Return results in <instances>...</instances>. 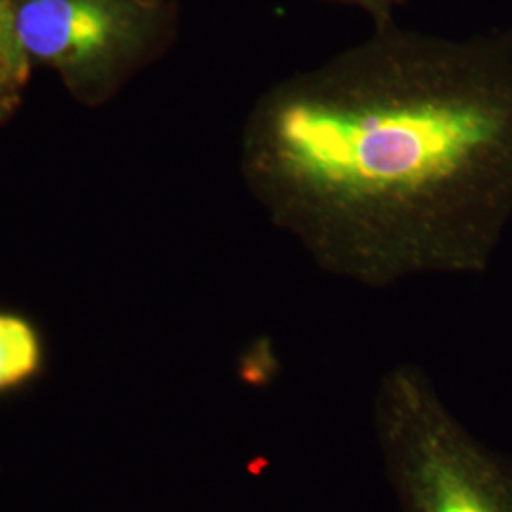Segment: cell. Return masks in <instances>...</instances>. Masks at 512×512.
<instances>
[{"label":"cell","instance_id":"1","mask_svg":"<svg viewBox=\"0 0 512 512\" xmlns=\"http://www.w3.org/2000/svg\"><path fill=\"white\" fill-rule=\"evenodd\" d=\"M239 164L266 217L327 274L376 289L482 274L512 219V31L374 23L260 93Z\"/></svg>","mask_w":512,"mask_h":512},{"label":"cell","instance_id":"6","mask_svg":"<svg viewBox=\"0 0 512 512\" xmlns=\"http://www.w3.org/2000/svg\"><path fill=\"white\" fill-rule=\"evenodd\" d=\"M332 2H344V4L357 6L368 12L374 19V23H380L385 19H393V10L401 6L404 0H332Z\"/></svg>","mask_w":512,"mask_h":512},{"label":"cell","instance_id":"3","mask_svg":"<svg viewBox=\"0 0 512 512\" xmlns=\"http://www.w3.org/2000/svg\"><path fill=\"white\" fill-rule=\"evenodd\" d=\"M14 10L27 55L92 105L152 54L164 23L158 0H14Z\"/></svg>","mask_w":512,"mask_h":512},{"label":"cell","instance_id":"2","mask_svg":"<svg viewBox=\"0 0 512 512\" xmlns=\"http://www.w3.org/2000/svg\"><path fill=\"white\" fill-rule=\"evenodd\" d=\"M378 425L406 512H512V465L476 442L414 366L389 372Z\"/></svg>","mask_w":512,"mask_h":512},{"label":"cell","instance_id":"4","mask_svg":"<svg viewBox=\"0 0 512 512\" xmlns=\"http://www.w3.org/2000/svg\"><path fill=\"white\" fill-rule=\"evenodd\" d=\"M31 78V57L16 29L14 0H0V124L18 109Z\"/></svg>","mask_w":512,"mask_h":512},{"label":"cell","instance_id":"5","mask_svg":"<svg viewBox=\"0 0 512 512\" xmlns=\"http://www.w3.org/2000/svg\"><path fill=\"white\" fill-rule=\"evenodd\" d=\"M42 351L35 329L18 315L0 313V391L31 378Z\"/></svg>","mask_w":512,"mask_h":512}]
</instances>
